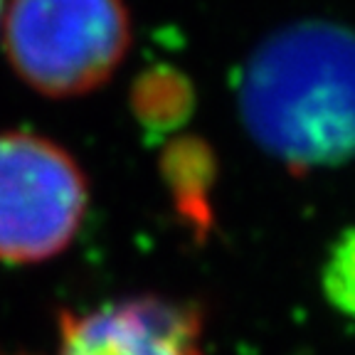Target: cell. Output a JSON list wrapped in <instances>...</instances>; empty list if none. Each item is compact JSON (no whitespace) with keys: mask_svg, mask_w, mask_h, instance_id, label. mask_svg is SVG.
<instances>
[{"mask_svg":"<svg viewBox=\"0 0 355 355\" xmlns=\"http://www.w3.org/2000/svg\"><path fill=\"white\" fill-rule=\"evenodd\" d=\"M89 183L64 146L30 131H0V261L40 264L79 234Z\"/></svg>","mask_w":355,"mask_h":355,"instance_id":"3957f363","label":"cell"},{"mask_svg":"<svg viewBox=\"0 0 355 355\" xmlns=\"http://www.w3.org/2000/svg\"><path fill=\"white\" fill-rule=\"evenodd\" d=\"M0 355H17V353H0Z\"/></svg>","mask_w":355,"mask_h":355,"instance_id":"52a82bcc","label":"cell"},{"mask_svg":"<svg viewBox=\"0 0 355 355\" xmlns=\"http://www.w3.org/2000/svg\"><path fill=\"white\" fill-rule=\"evenodd\" d=\"M3 25L10 67L50 99L99 89L131 47L123 0H10Z\"/></svg>","mask_w":355,"mask_h":355,"instance_id":"7a4b0ae2","label":"cell"},{"mask_svg":"<svg viewBox=\"0 0 355 355\" xmlns=\"http://www.w3.org/2000/svg\"><path fill=\"white\" fill-rule=\"evenodd\" d=\"M3 15H6V0H0V20H3Z\"/></svg>","mask_w":355,"mask_h":355,"instance_id":"8992f818","label":"cell"},{"mask_svg":"<svg viewBox=\"0 0 355 355\" xmlns=\"http://www.w3.org/2000/svg\"><path fill=\"white\" fill-rule=\"evenodd\" d=\"M326 299L348 318H355V227L340 234L323 266Z\"/></svg>","mask_w":355,"mask_h":355,"instance_id":"5b68a950","label":"cell"},{"mask_svg":"<svg viewBox=\"0 0 355 355\" xmlns=\"http://www.w3.org/2000/svg\"><path fill=\"white\" fill-rule=\"evenodd\" d=\"M57 355H205L202 311L190 301L131 296L60 313Z\"/></svg>","mask_w":355,"mask_h":355,"instance_id":"277c9868","label":"cell"},{"mask_svg":"<svg viewBox=\"0 0 355 355\" xmlns=\"http://www.w3.org/2000/svg\"><path fill=\"white\" fill-rule=\"evenodd\" d=\"M237 109L257 146L291 171L355 158V35L323 20L266 37L244 62Z\"/></svg>","mask_w":355,"mask_h":355,"instance_id":"6da1fadb","label":"cell"}]
</instances>
